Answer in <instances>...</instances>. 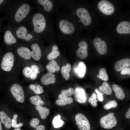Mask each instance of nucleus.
I'll use <instances>...</instances> for the list:
<instances>
[{
    "instance_id": "f8f14e48",
    "label": "nucleus",
    "mask_w": 130,
    "mask_h": 130,
    "mask_svg": "<svg viewBox=\"0 0 130 130\" xmlns=\"http://www.w3.org/2000/svg\"><path fill=\"white\" fill-rule=\"evenodd\" d=\"M78 46L79 47L76 51L77 56L80 59H85L88 55L87 42L84 41H81L78 43Z\"/></svg>"
},
{
    "instance_id": "0eeeda50",
    "label": "nucleus",
    "mask_w": 130,
    "mask_h": 130,
    "mask_svg": "<svg viewBox=\"0 0 130 130\" xmlns=\"http://www.w3.org/2000/svg\"><path fill=\"white\" fill-rule=\"evenodd\" d=\"M98 6L99 10L106 15H109L112 14L115 10L114 5L107 0H102L100 1Z\"/></svg>"
},
{
    "instance_id": "393cba45",
    "label": "nucleus",
    "mask_w": 130,
    "mask_h": 130,
    "mask_svg": "<svg viewBox=\"0 0 130 130\" xmlns=\"http://www.w3.org/2000/svg\"><path fill=\"white\" fill-rule=\"evenodd\" d=\"M36 109L38 111L40 118L43 119L46 118L50 113L49 109L47 108L42 106H36L35 107Z\"/></svg>"
},
{
    "instance_id": "dca6fc26",
    "label": "nucleus",
    "mask_w": 130,
    "mask_h": 130,
    "mask_svg": "<svg viewBox=\"0 0 130 130\" xmlns=\"http://www.w3.org/2000/svg\"><path fill=\"white\" fill-rule=\"evenodd\" d=\"M31 48L32 50L31 51V57L35 60H39L42 56L40 46L37 43H35L32 44Z\"/></svg>"
},
{
    "instance_id": "a19ab883",
    "label": "nucleus",
    "mask_w": 130,
    "mask_h": 130,
    "mask_svg": "<svg viewBox=\"0 0 130 130\" xmlns=\"http://www.w3.org/2000/svg\"><path fill=\"white\" fill-rule=\"evenodd\" d=\"M95 91L97 94L98 99V100L100 102L102 101L104 99L103 95L104 93L100 92L97 88L95 89Z\"/></svg>"
},
{
    "instance_id": "cd10ccee",
    "label": "nucleus",
    "mask_w": 130,
    "mask_h": 130,
    "mask_svg": "<svg viewBox=\"0 0 130 130\" xmlns=\"http://www.w3.org/2000/svg\"><path fill=\"white\" fill-rule=\"evenodd\" d=\"M99 90L106 95H110L112 94V91L109 84L106 82H104L102 85L98 88Z\"/></svg>"
},
{
    "instance_id": "7c9ffc66",
    "label": "nucleus",
    "mask_w": 130,
    "mask_h": 130,
    "mask_svg": "<svg viewBox=\"0 0 130 130\" xmlns=\"http://www.w3.org/2000/svg\"><path fill=\"white\" fill-rule=\"evenodd\" d=\"M73 101V98L71 97L58 99L55 102L56 104L58 106H62L72 103Z\"/></svg>"
},
{
    "instance_id": "37998d69",
    "label": "nucleus",
    "mask_w": 130,
    "mask_h": 130,
    "mask_svg": "<svg viewBox=\"0 0 130 130\" xmlns=\"http://www.w3.org/2000/svg\"><path fill=\"white\" fill-rule=\"evenodd\" d=\"M125 117L126 118L129 119L130 118V108H129L128 111L126 113Z\"/></svg>"
},
{
    "instance_id": "c9c22d12",
    "label": "nucleus",
    "mask_w": 130,
    "mask_h": 130,
    "mask_svg": "<svg viewBox=\"0 0 130 130\" xmlns=\"http://www.w3.org/2000/svg\"><path fill=\"white\" fill-rule=\"evenodd\" d=\"M97 76L105 81H107L109 79L108 76L106 72V69L104 68H101L100 69L99 74Z\"/></svg>"
},
{
    "instance_id": "a878e982",
    "label": "nucleus",
    "mask_w": 130,
    "mask_h": 130,
    "mask_svg": "<svg viewBox=\"0 0 130 130\" xmlns=\"http://www.w3.org/2000/svg\"><path fill=\"white\" fill-rule=\"evenodd\" d=\"M71 69L70 64L67 63L65 65L62 66L61 68V72L63 77L66 80H68L70 77L69 73Z\"/></svg>"
},
{
    "instance_id": "f257e3e1",
    "label": "nucleus",
    "mask_w": 130,
    "mask_h": 130,
    "mask_svg": "<svg viewBox=\"0 0 130 130\" xmlns=\"http://www.w3.org/2000/svg\"><path fill=\"white\" fill-rule=\"evenodd\" d=\"M70 14L59 18L57 24L59 38H71L75 31Z\"/></svg>"
},
{
    "instance_id": "473e14b6",
    "label": "nucleus",
    "mask_w": 130,
    "mask_h": 130,
    "mask_svg": "<svg viewBox=\"0 0 130 130\" xmlns=\"http://www.w3.org/2000/svg\"><path fill=\"white\" fill-rule=\"evenodd\" d=\"M31 75L30 78L32 80L35 79L37 77L38 74L40 73L38 67L36 65H32L31 67Z\"/></svg>"
},
{
    "instance_id": "423d86ee",
    "label": "nucleus",
    "mask_w": 130,
    "mask_h": 130,
    "mask_svg": "<svg viewBox=\"0 0 130 130\" xmlns=\"http://www.w3.org/2000/svg\"><path fill=\"white\" fill-rule=\"evenodd\" d=\"M30 10V6L28 4L24 3L22 4L15 14L14 16L15 21L17 22H21L27 16Z\"/></svg>"
},
{
    "instance_id": "58836bf2",
    "label": "nucleus",
    "mask_w": 130,
    "mask_h": 130,
    "mask_svg": "<svg viewBox=\"0 0 130 130\" xmlns=\"http://www.w3.org/2000/svg\"><path fill=\"white\" fill-rule=\"evenodd\" d=\"M17 117L18 115L15 114L14 115L13 118L12 120V127L13 128H19L23 125V124L22 123L17 124Z\"/></svg>"
},
{
    "instance_id": "49530a36",
    "label": "nucleus",
    "mask_w": 130,
    "mask_h": 130,
    "mask_svg": "<svg viewBox=\"0 0 130 130\" xmlns=\"http://www.w3.org/2000/svg\"><path fill=\"white\" fill-rule=\"evenodd\" d=\"M14 130H21L19 128H17V129H15Z\"/></svg>"
},
{
    "instance_id": "9b49d317",
    "label": "nucleus",
    "mask_w": 130,
    "mask_h": 130,
    "mask_svg": "<svg viewBox=\"0 0 130 130\" xmlns=\"http://www.w3.org/2000/svg\"><path fill=\"white\" fill-rule=\"evenodd\" d=\"M74 95L75 100L80 103L86 102L87 96L84 90L81 87H76L74 91Z\"/></svg>"
},
{
    "instance_id": "4468645a",
    "label": "nucleus",
    "mask_w": 130,
    "mask_h": 130,
    "mask_svg": "<svg viewBox=\"0 0 130 130\" xmlns=\"http://www.w3.org/2000/svg\"><path fill=\"white\" fill-rule=\"evenodd\" d=\"M130 66V59L126 58L117 61L114 65L115 70L117 72L121 71L124 69Z\"/></svg>"
},
{
    "instance_id": "20e7f679",
    "label": "nucleus",
    "mask_w": 130,
    "mask_h": 130,
    "mask_svg": "<svg viewBox=\"0 0 130 130\" xmlns=\"http://www.w3.org/2000/svg\"><path fill=\"white\" fill-rule=\"evenodd\" d=\"M14 57L13 53L11 52L6 53L4 56L1 64V67L3 71H10L13 66Z\"/></svg>"
},
{
    "instance_id": "7ed1b4c3",
    "label": "nucleus",
    "mask_w": 130,
    "mask_h": 130,
    "mask_svg": "<svg viewBox=\"0 0 130 130\" xmlns=\"http://www.w3.org/2000/svg\"><path fill=\"white\" fill-rule=\"evenodd\" d=\"M100 123L102 127L109 129L116 126L117 121L114 113L111 112L102 117L100 119Z\"/></svg>"
},
{
    "instance_id": "2f4dec72",
    "label": "nucleus",
    "mask_w": 130,
    "mask_h": 130,
    "mask_svg": "<svg viewBox=\"0 0 130 130\" xmlns=\"http://www.w3.org/2000/svg\"><path fill=\"white\" fill-rule=\"evenodd\" d=\"M30 99L32 104L37 106H42L45 104L40 97L38 95L32 96L30 98Z\"/></svg>"
},
{
    "instance_id": "1a4fd4ad",
    "label": "nucleus",
    "mask_w": 130,
    "mask_h": 130,
    "mask_svg": "<svg viewBox=\"0 0 130 130\" xmlns=\"http://www.w3.org/2000/svg\"><path fill=\"white\" fill-rule=\"evenodd\" d=\"M11 92L16 100L23 103L24 101V93L22 87L20 84H15L11 87Z\"/></svg>"
},
{
    "instance_id": "ddd939ff",
    "label": "nucleus",
    "mask_w": 130,
    "mask_h": 130,
    "mask_svg": "<svg viewBox=\"0 0 130 130\" xmlns=\"http://www.w3.org/2000/svg\"><path fill=\"white\" fill-rule=\"evenodd\" d=\"M16 33L17 36L18 38L26 41H29L33 38L32 34L27 33L26 28L24 26H22L19 27Z\"/></svg>"
},
{
    "instance_id": "4c0bfd02",
    "label": "nucleus",
    "mask_w": 130,
    "mask_h": 130,
    "mask_svg": "<svg viewBox=\"0 0 130 130\" xmlns=\"http://www.w3.org/2000/svg\"><path fill=\"white\" fill-rule=\"evenodd\" d=\"M97 96L96 93L94 92L91 96L89 98L88 101L91 104L92 106L94 107L97 106V103L98 100H96Z\"/></svg>"
},
{
    "instance_id": "c85d7f7f",
    "label": "nucleus",
    "mask_w": 130,
    "mask_h": 130,
    "mask_svg": "<svg viewBox=\"0 0 130 130\" xmlns=\"http://www.w3.org/2000/svg\"><path fill=\"white\" fill-rule=\"evenodd\" d=\"M39 122V119L34 118L31 120L29 124L31 127L35 128L36 130H45V127L44 126L42 125H38Z\"/></svg>"
},
{
    "instance_id": "f03ea898",
    "label": "nucleus",
    "mask_w": 130,
    "mask_h": 130,
    "mask_svg": "<svg viewBox=\"0 0 130 130\" xmlns=\"http://www.w3.org/2000/svg\"><path fill=\"white\" fill-rule=\"evenodd\" d=\"M46 17L42 13H37L33 16L32 19V23L33 30L34 32L38 34L43 33L48 26Z\"/></svg>"
},
{
    "instance_id": "c03bdc74",
    "label": "nucleus",
    "mask_w": 130,
    "mask_h": 130,
    "mask_svg": "<svg viewBox=\"0 0 130 130\" xmlns=\"http://www.w3.org/2000/svg\"><path fill=\"white\" fill-rule=\"evenodd\" d=\"M4 1V0H0V6L3 3Z\"/></svg>"
},
{
    "instance_id": "412c9836",
    "label": "nucleus",
    "mask_w": 130,
    "mask_h": 130,
    "mask_svg": "<svg viewBox=\"0 0 130 130\" xmlns=\"http://www.w3.org/2000/svg\"><path fill=\"white\" fill-rule=\"evenodd\" d=\"M0 118L1 122L7 129H10L12 127V121L10 118L3 111L0 112Z\"/></svg>"
},
{
    "instance_id": "39448f33",
    "label": "nucleus",
    "mask_w": 130,
    "mask_h": 130,
    "mask_svg": "<svg viewBox=\"0 0 130 130\" xmlns=\"http://www.w3.org/2000/svg\"><path fill=\"white\" fill-rule=\"evenodd\" d=\"M76 14L82 24L88 26L91 24V19L88 10L83 7H79L76 10Z\"/></svg>"
},
{
    "instance_id": "f704fd0d",
    "label": "nucleus",
    "mask_w": 130,
    "mask_h": 130,
    "mask_svg": "<svg viewBox=\"0 0 130 130\" xmlns=\"http://www.w3.org/2000/svg\"><path fill=\"white\" fill-rule=\"evenodd\" d=\"M60 115H58L53 119V123L54 128H57L60 127L64 124V122L60 119Z\"/></svg>"
},
{
    "instance_id": "ea45409f",
    "label": "nucleus",
    "mask_w": 130,
    "mask_h": 130,
    "mask_svg": "<svg viewBox=\"0 0 130 130\" xmlns=\"http://www.w3.org/2000/svg\"><path fill=\"white\" fill-rule=\"evenodd\" d=\"M23 73L25 76L27 78H30L31 75V67L27 66L24 68L23 70Z\"/></svg>"
},
{
    "instance_id": "72a5a7b5",
    "label": "nucleus",
    "mask_w": 130,
    "mask_h": 130,
    "mask_svg": "<svg viewBox=\"0 0 130 130\" xmlns=\"http://www.w3.org/2000/svg\"><path fill=\"white\" fill-rule=\"evenodd\" d=\"M29 87L34 93L37 94H41L44 91L43 87L39 84L36 85L31 84L29 85Z\"/></svg>"
},
{
    "instance_id": "2eb2a0df",
    "label": "nucleus",
    "mask_w": 130,
    "mask_h": 130,
    "mask_svg": "<svg viewBox=\"0 0 130 130\" xmlns=\"http://www.w3.org/2000/svg\"><path fill=\"white\" fill-rule=\"evenodd\" d=\"M117 32L120 34H130V22L128 21L120 22L117 27Z\"/></svg>"
},
{
    "instance_id": "c756f323",
    "label": "nucleus",
    "mask_w": 130,
    "mask_h": 130,
    "mask_svg": "<svg viewBox=\"0 0 130 130\" xmlns=\"http://www.w3.org/2000/svg\"><path fill=\"white\" fill-rule=\"evenodd\" d=\"M74 90L72 88H68L67 90H64L61 91V93L58 95L59 99H62L72 96L74 93Z\"/></svg>"
},
{
    "instance_id": "5701e85b",
    "label": "nucleus",
    "mask_w": 130,
    "mask_h": 130,
    "mask_svg": "<svg viewBox=\"0 0 130 130\" xmlns=\"http://www.w3.org/2000/svg\"><path fill=\"white\" fill-rule=\"evenodd\" d=\"M113 91L115 92L116 98L119 100H123L125 96V93L121 88L117 85L113 84L112 85Z\"/></svg>"
},
{
    "instance_id": "4be33fe9",
    "label": "nucleus",
    "mask_w": 130,
    "mask_h": 130,
    "mask_svg": "<svg viewBox=\"0 0 130 130\" xmlns=\"http://www.w3.org/2000/svg\"><path fill=\"white\" fill-rule=\"evenodd\" d=\"M86 70V67L84 64L83 62H80L78 67L74 69V71L78 76L82 78L85 75Z\"/></svg>"
},
{
    "instance_id": "6ab92c4d",
    "label": "nucleus",
    "mask_w": 130,
    "mask_h": 130,
    "mask_svg": "<svg viewBox=\"0 0 130 130\" xmlns=\"http://www.w3.org/2000/svg\"><path fill=\"white\" fill-rule=\"evenodd\" d=\"M17 52L20 57L25 59L28 60L31 58V51L27 47L23 46L19 47L17 49Z\"/></svg>"
},
{
    "instance_id": "bb28decb",
    "label": "nucleus",
    "mask_w": 130,
    "mask_h": 130,
    "mask_svg": "<svg viewBox=\"0 0 130 130\" xmlns=\"http://www.w3.org/2000/svg\"><path fill=\"white\" fill-rule=\"evenodd\" d=\"M58 47L56 45L52 46L51 52L47 55V58L49 60H52L57 58L60 55V52L58 51Z\"/></svg>"
},
{
    "instance_id": "a211bd4d",
    "label": "nucleus",
    "mask_w": 130,
    "mask_h": 130,
    "mask_svg": "<svg viewBox=\"0 0 130 130\" xmlns=\"http://www.w3.org/2000/svg\"><path fill=\"white\" fill-rule=\"evenodd\" d=\"M40 81L43 84L47 85L55 83L56 81V78L54 74L49 72L42 76Z\"/></svg>"
},
{
    "instance_id": "f3484780",
    "label": "nucleus",
    "mask_w": 130,
    "mask_h": 130,
    "mask_svg": "<svg viewBox=\"0 0 130 130\" xmlns=\"http://www.w3.org/2000/svg\"><path fill=\"white\" fill-rule=\"evenodd\" d=\"M39 4L42 6L44 10L47 12L50 13L53 11L55 8L53 1L50 0H38Z\"/></svg>"
},
{
    "instance_id": "aec40b11",
    "label": "nucleus",
    "mask_w": 130,
    "mask_h": 130,
    "mask_svg": "<svg viewBox=\"0 0 130 130\" xmlns=\"http://www.w3.org/2000/svg\"><path fill=\"white\" fill-rule=\"evenodd\" d=\"M4 41L6 44L10 45L16 43L17 40L9 30L6 31L4 33Z\"/></svg>"
},
{
    "instance_id": "79ce46f5",
    "label": "nucleus",
    "mask_w": 130,
    "mask_h": 130,
    "mask_svg": "<svg viewBox=\"0 0 130 130\" xmlns=\"http://www.w3.org/2000/svg\"><path fill=\"white\" fill-rule=\"evenodd\" d=\"M121 74L122 75H130V68H127L123 69L121 71Z\"/></svg>"
},
{
    "instance_id": "a18cd8bd",
    "label": "nucleus",
    "mask_w": 130,
    "mask_h": 130,
    "mask_svg": "<svg viewBox=\"0 0 130 130\" xmlns=\"http://www.w3.org/2000/svg\"><path fill=\"white\" fill-rule=\"evenodd\" d=\"M0 130H2V127L1 124V122L0 121Z\"/></svg>"
},
{
    "instance_id": "b1692460",
    "label": "nucleus",
    "mask_w": 130,
    "mask_h": 130,
    "mask_svg": "<svg viewBox=\"0 0 130 130\" xmlns=\"http://www.w3.org/2000/svg\"><path fill=\"white\" fill-rule=\"evenodd\" d=\"M46 69L49 72L54 73L58 72L60 70V67L55 60H52L50 61L46 65Z\"/></svg>"
},
{
    "instance_id": "6e6552de",
    "label": "nucleus",
    "mask_w": 130,
    "mask_h": 130,
    "mask_svg": "<svg viewBox=\"0 0 130 130\" xmlns=\"http://www.w3.org/2000/svg\"><path fill=\"white\" fill-rule=\"evenodd\" d=\"M76 124L80 130H90L89 122L86 117L80 113L77 114L75 117Z\"/></svg>"
},
{
    "instance_id": "9d476101",
    "label": "nucleus",
    "mask_w": 130,
    "mask_h": 130,
    "mask_svg": "<svg viewBox=\"0 0 130 130\" xmlns=\"http://www.w3.org/2000/svg\"><path fill=\"white\" fill-rule=\"evenodd\" d=\"M93 44L97 51L99 54L103 55L107 53V46L105 41L101 40L99 38L97 37L94 40Z\"/></svg>"
},
{
    "instance_id": "e433bc0d",
    "label": "nucleus",
    "mask_w": 130,
    "mask_h": 130,
    "mask_svg": "<svg viewBox=\"0 0 130 130\" xmlns=\"http://www.w3.org/2000/svg\"><path fill=\"white\" fill-rule=\"evenodd\" d=\"M117 105V102L115 100H112L108 102L105 104L103 108L105 109L108 110L111 108H116Z\"/></svg>"
}]
</instances>
